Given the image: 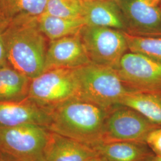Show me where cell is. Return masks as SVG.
<instances>
[{
  "label": "cell",
  "mask_w": 161,
  "mask_h": 161,
  "mask_svg": "<svg viewBox=\"0 0 161 161\" xmlns=\"http://www.w3.org/2000/svg\"><path fill=\"white\" fill-rule=\"evenodd\" d=\"M37 17L22 15L10 19L5 32L8 64L31 80L44 72L48 48Z\"/></svg>",
  "instance_id": "1"
},
{
  "label": "cell",
  "mask_w": 161,
  "mask_h": 161,
  "mask_svg": "<svg viewBox=\"0 0 161 161\" xmlns=\"http://www.w3.org/2000/svg\"><path fill=\"white\" fill-rule=\"evenodd\" d=\"M47 129L92 147L102 143L104 125L110 110L81 98L67 100L48 109Z\"/></svg>",
  "instance_id": "2"
},
{
  "label": "cell",
  "mask_w": 161,
  "mask_h": 161,
  "mask_svg": "<svg viewBox=\"0 0 161 161\" xmlns=\"http://www.w3.org/2000/svg\"><path fill=\"white\" fill-rule=\"evenodd\" d=\"M80 89V98L111 109L121 98L131 91L117 70L109 66L90 63L75 69Z\"/></svg>",
  "instance_id": "3"
},
{
  "label": "cell",
  "mask_w": 161,
  "mask_h": 161,
  "mask_svg": "<svg viewBox=\"0 0 161 161\" xmlns=\"http://www.w3.org/2000/svg\"><path fill=\"white\" fill-rule=\"evenodd\" d=\"M78 97L80 89L75 69H48L31 82L28 99L42 108L49 109Z\"/></svg>",
  "instance_id": "4"
},
{
  "label": "cell",
  "mask_w": 161,
  "mask_h": 161,
  "mask_svg": "<svg viewBox=\"0 0 161 161\" xmlns=\"http://www.w3.org/2000/svg\"><path fill=\"white\" fill-rule=\"evenodd\" d=\"M50 134L36 124L0 128V152L19 161H41Z\"/></svg>",
  "instance_id": "5"
},
{
  "label": "cell",
  "mask_w": 161,
  "mask_h": 161,
  "mask_svg": "<svg viewBox=\"0 0 161 161\" xmlns=\"http://www.w3.org/2000/svg\"><path fill=\"white\" fill-rule=\"evenodd\" d=\"M80 38L92 63L116 69L128 46L124 31L85 25Z\"/></svg>",
  "instance_id": "6"
},
{
  "label": "cell",
  "mask_w": 161,
  "mask_h": 161,
  "mask_svg": "<svg viewBox=\"0 0 161 161\" xmlns=\"http://www.w3.org/2000/svg\"><path fill=\"white\" fill-rule=\"evenodd\" d=\"M159 126L134 110L118 104L110 110L106 117L102 143H146V139L149 132Z\"/></svg>",
  "instance_id": "7"
},
{
  "label": "cell",
  "mask_w": 161,
  "mask_h": 161,
  "mask_svg": "<svg viewBox=\"0 0 161 161\" xmlns=\"http://www.w3.org/2000/svg\"><path fill=\"white\" fill-rule=\"evenodd\" d=\"M130 90L161 94V63L143 54L128 52L116 69Z\"/></svg>",
  "instance_id": "8"
},
{
  "label": "cell",
  "mask_w": 161,
  "mask_h": 161,
  "mask_svg": "<svg viewBox=\"0 0 161 161\" xmlns=\"http://www.w3.org/2000/svg\"><path fill=\"white\" fill-rule=\"evenodd\" d=\"M127 25V32L161 36V0H115Z\"/></svg>",
  "instance_id": "9"
},
{
  "label": "cell",
  "mask_w": 161,
  "mask_h": 161,
  "mask_svg": "<svg viewBox=\"0 0 161 161\" xmlns=\"http://www.w3.org/2000/svg\"><path fill=\"white\" fill-rule=\"evenodd\" d=\"M90 63L78 33L50 41L44 71L54 68L76 69Z\"/></svg>",
  "instance_id": "10"
},
{
  "label": "cell",
  "mask_w": 161,
  "mask_h": 161,
  "mask_svg": "<svg viewBox=\"0 0 161 161\" xmlns=\"http://www.w3.org/2000/svg\"><path fill=\"white\" fill-rule=\"evenodd\" d=\"M50 123L48 109L29 99L20 102H0V128L36 124L47 128Z\"/></svg>",
  "instance_id": "11"
},
{
  "label": "cell",
  "mask_w": 161,
  "mask_h": 161,
  "mask_svg": "<svg viewBox=\"0 0 161 161\" xmlns=\"http://www.w3.org/2000/svg\"><path fill=\"white\" fill-rule=\"evenodd\" d=\"M98 155L93 147L51 131L41 161H88Z\"/></svg>",
  "instance_id": "12"
},
{
  "label": "cell",
  "mask_w": 161,
  "mask_h": 161,
  "mask_svg": "<svg viewBox=\"0 0 161 161\" xmlns=\"http://www.w3.org/2000/svg\"><path fill=\"white\" fill-rule=\"evenodd\" d=\"M82 18L87 26L127 32L125 19L115 0H84Z\"/></svg>",
  "instance_id": "13"
},
{
  "label": "cell",
  "mask_w": 161,
  "mask_h": 161,
  "mask_svg": "<svg viewBox=\"0 0 161 161\" xmlns=\"http://www.w3.org/2000/svg\"><path fill=\"white\" fill-rule=\"evenodd\" d=\"M93 147L105 161H152L155 156L143 143H102Z\"/></svg>",
  "instance_id": "14"
},
{
  "label": "cell",
  "mask_w": 161,
  "mask_h": 161,
  "mask_svg": "<svg viewBox=\"0 0 161 161\" xmlns=\"http://www.w3.org/2000/svg\"><path fill=\"white\" fill-rule=\"evenodd\" d=\"M31 79L7 64L0 67V102L28 99Z\"/></svg>",
  "instance_id": "15"
},
{
  "label": "cell",
  "mask_w": 161,
  "mask_h": 161,
  "mask_svg": "<svg viewBox=\"0 0 161 161\" xmlns=\"http://www.w3.org/2000/svg\"><path fill=\"white\" fill-rule=\"evenodd\" d=\"M119 105L131 108L150 122L161 125V94L130 91L119 100Z\"/></svg>",
  "instance_id": "16"
},
{
  "label": "cell",
  "mask_w": 161,
  "mask_h": 161,
  "mask_svg": "<svg viewBox=\"0 0 161 161\" xmlns=\"http://www.w3.org/2000/svg\"><path fill=\"white\" fill-rule=\"evenodd\" d=\"M41 32L50 41L80 33L86 25L82 18L66 19L43 13L37 17Z\"/></svg>",
  "instance_id": "17"
},
{
  "label": "cell",
  "mask_w": 161,
  "mask_h": 161,
  "mask_svg": "<svg viewBox=\"0 0 161 161\" xmlns=\"http://www.w3.org/2000/svg\"><path fill=\"white\" fill-rule=\"evenodd\" d=\"M48 0H0V14L8 19L19 16L38 17L43 14Z\"/></svg>",
  "instance_id": "18"
},
{
  "label": "cell",
  "mask_w": 161,
  "mask_h": 161,
  "mask_svg": "<svg viewBox=\"0 0 161 161\" xmlns=\"http://www.w3.org/2000/svg\"><path fill=\"white\" fill-rule=\"evenodd\" d=\"M130 52L143 54L161 63V36H141L124 32Z\"/></svg>",
  "instance_id": "19"
},
{
  "label": "cell",
  "mask_w": 161,
  "mask_h": 161,
  "mask_svg": "<svg viewBox=\"0 0 161 161\" xmlns=\"http://www.w3.org/2000/svg\"><path fill=\"white\" fill-rule=\"evenodd\" d=\"M83 12L84 0H48L44 13L66 19H80Z\"/></svg>",
  "instance_id": "20"
},
{
  "label": "cell",
  "mask_w": 161,
  "mask_h": 161,
  "mask_svg": "<svg viewBox=\"0 0 161 161\" xmlns=\"http://www.w3.org/2000/svg\"><path fill=\"white\" fill-rule=\"evenodd\" d=\"M146 143L156 156H161V125L149 132Z\"/></svg>",
  "instance_id": "21"
},
{
  "label": "cell",
  "mask_w": 161,
  "mask_h": 161,
  "mask_svg": "<svg viewBox=\"0 0 161 161\" xmlns=\"http://www.w3.org/2000/svg\"><path fill=\"white\" fill-rule=\"evenodd\" d=\"M9 22L10 19L0 14V67L8 64L5 44V32Z\"/></svg>",
  "instance_id": "22"
},
{
  "label": "cell",
  "mask_w": 161,
  "mask_h": 161,
  "mask_svg": "<svg viewBox=\"0 0 161 161\" xmlns=\"http://www.w3.org/2000/svg\"><path fill=\"white\" fill-rule=\"evenodd\" d=\"M0 161H19L10 156L0 152Z\"/></svg>",
  "instance_id": "23"
},
{
  "label": "cell",
  "mask_w": 161,
  "mask_h": 161,
  "mask_svg": "<svg viewBox=\"0 0 161 161\" xmlns=\"http://www.w3.org/2000/svg\"><path fill=\"white\" fill-rule=\"evenodd\" d=\"M88 161H105L104 160L103 158L101 156L98 155L96 156L94 158H92V159H91L90 160Z\"/></svg>",
  "instance_id": "24"
},
{
  "label": "cell",
  "mask_w": 161,
  "mask_h": 161,
  "mask_svg": "<svg viewBox=\"0 0 161 161\" xmlns=\"http://www.w3.org/2000/svg\"><path fill=\"white\" fill-rule=\"evenodd\" d=\"M152 161H161V156H155Z\"/></svg>",
  "instance_id": "25"
},
{
  "label": "cell",
  "mask_w": 161,
  "mask_h": 161,
  "mask_svg": "<svg viewBox=\"0 0 161 161\" xmlns=\"http://www.w3.org/2000/svg\"></svg>",
  "instance_id": "26"
}]
</instances>
